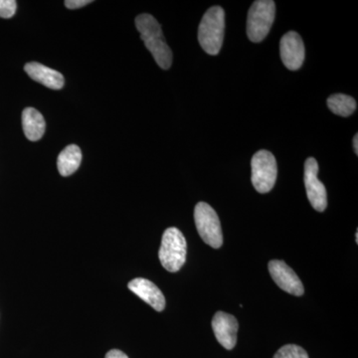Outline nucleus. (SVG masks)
I'll use <instances>...</instances> for the list:
<instances>
[{
	"label": "nucleus",
	"instance_id": "obj_9",
	"mask_svg": "<svg viewBox=\"0 0 358 358\" xmlns=\"http://www.w3.org/2000/svg\"><path fill=\"white\" fill-rule=\"evenodd\" d=\"M280 52L282 63L289 70L300 69L305 61V45L298 33L289 31L282 37Z\"/></svg>",
	"mask_w": 358,
	"mask_h": 358
},
{
	"label": "nucleus",
	"instance_id": "obj_6",
	"mask_svg": "<svg viewBox=\"0 0 358 358\" xmlns=\"http://www.w3.org/2000/svg\"><path fill=\"white\" fill-rule=\"evenodd\" d=\"M252 183L259 193H267L274 187L277 180V162L272 152L259 150L251 162Z\"/></svg>",
	"mask_w": 358,
	"mask_h": 358
},
{
	"label": "nucleus",
	"instance_id": "obj_1",
	"mask_svg": "<svg viewBox=\"0 0 358 358\" xmlns=\"http://www.w3.org/2000/svg\"><path fill=\"white\" fill-rule=\"evenodd\" d=\"M136 26L157 65L162 69H169L173 64V52L166 44L162 26L157 20L150 14H141L136 18Z\"/></svg>",
	"mask_w": 358,
	"mask_h": 358
},
{
	"label": "nucleus",
	"instance_id": "obj_21",
	"mask_svg": "<svg viewBox=\"0 0 358 358\" xmlns=\"http://www.w3.org/2000/svg\"><path fill=\"white\" fill-rule=\"evenodd\" d=\"M355 241H357V243H358V233L357 232V234H355Z\"/></svg>",
	"mask_w": 358,
	"mask_h": 358
},
{
	"label": "nucleus",
	"instance_id": "obj_4",
	"mask_svg": "<svg viewBox=\"0 0 358 358\" xmlns=\"http://www.w3.org/2000/svg\"><path fill=\"white\" fill-rule=\"evenodd\" d=\"M275 4L272 0H257L252 4L247 20V34L254 43L266 38L274 23Z\"/></svg>",
	"mask_w": 358,
	"mask_h": 358
},
{
	"label": "nucleus",
	"instance_id": "obj_7",
	"mask_svg": "<svg viewBox=\"0 0 358 358\" xmlns=\"http://www.w3.org/2000/svg\"><path fill=\"white\" fill-rule=\"evenodd\" d=\"M319 164L317 159L310 157L305 162V186L308 199L313 208L319 212L326 210L327 193L324 185L317 178Z\"/></svg>",
	"mask_w": 358,
	"mask_h": 358
},
{
	"label": "nucleus",
	"instance_id": "obj_12",
	"mask_svg": "<svg viewBox=\"0 0 358 358\" xmlns=\"http://www.w3.org/2000/svg\"><path fill=\"white\" fill-rule=\"evenodd\" d=\"M24 70L32 80L38 82L47 88L61 90L64 87V77L60 72L40 64V63H27L24 66Z\"/></svg>",
	"mask_w": 358,
	"mask_h": 358
},
{
	"label": "nucleus",
	"instance_id": "obj_13",
	"mask_svg": "<svg viewBox=\"0 0 358 358\" xmlns=\"http://www.w3.org/2000/svg\"><path fill=\"white\" fill-rule=\"evenodd\" d=\"M22 127L26 138L37 141L44 136L46 124L43 115L38 110L34 108H26L22 113Z\"/></svg>",
	"mask_w": 358,
	"mask_h": 358
},
{
	"label": "nucleus",
	"instance_id": "obj_8",
	"mask_svg": "<svg viewBox=\"0 0 358 358\" xmlns=\"http://www.w3.org/2000/svg\"><path fill=\"white\" fill-rule=\"evenodd\" d=\"M268 272L275 284L282 289L294 296H301L305 293L303 282L299 275L289 267L284 261L272 260L268 263Z\"/></svg>",
	"mask_w": 358,
	"mask_h": 358
},
{
	"label": "nucleus",
	"instance_id": "obj_17",
	"mask_svg": "<svg viewBox=\"0 0 358 358\" xmlns=\"http://www.w3.org/2000/svg\"><path fill=\"white\" fill-rule=\"evenodd\" d=\"M17 8V2L15 0H0V17L8 18L13 17Z\"/></svg>",
	"mask_w": 358,
	"mask_h": 358
},
{
	"label": "nucleus",
	"instance_id": "obj_15",
	"mask_svg": "<svg viewBox=\"0 0 358 358\" xmlns=\"http://www.w3.org/2000/svg\"><path fill=\"white\" fill-rule=\"evenodd\" d=\"M327 106L334 114L341 117H350L357 110V102L352 96L345 94H336L327 99Z\"/></svg>",
	"mask_w": 358,
	"mask_h": 358
},
{
	"label": "nucleus",
	"instance_id": "obj_10",
	"mask_svg": "<svg viewBox=\"0 0 358 358\" xmlns=\"http://www.w3.org/2000/svg\"><path fill=\"white\" fill-rule=\"evenodd\" d=\"M215 338L219 343L226 350H231L237 343V331L239 329L236 317L229 313L217 312L212 320Z\"/></svg>",
	"mask_w": 358,
	"mask_h": 358
},
{
	"label": "nucleus",
	"instance_id": "obj_11",
	"mask_svg": "<svg viewBox=\"0 0 358 358\" xmlns=\"http://www.w3.org/2000/svg\"><path fill=\"white\" fill-rule=\"evenodd\" d=\"M128 287L134 294L148 303L157 312H162L166 308V298H164V294L160 291L159 287L150 282V280L145 279V278H136L129 282Z\"/></svg>",
	"mask_w": 358,
	"mask_h": 358
},
{
	"label": "nucleus",
	"instance_id": "obj_14",
	"mask_svg": "<svg viewBox=\"0 0 358 358\" xmlns=\"http://www.w3.org/2000/svg\"><path fill=\"white\" fill-rule=\"evenodd\" d=\"M82 162V152L76 145H68L59 155L58 171L62 176H70L76 173Z\"/></svg>",
	"mask_w": 358,
	"mask_h": 358
},
{
	"label": "nucleus",
	"instance_id": "obj_2",
	"mask_svg": "<svg viewBox=\"0 0 358 358\" xmlns=\"http://www.w3.org/2000/svg\"><path fill=\"white\" fill-rule=\"evenodd\" d=\"M225 31V13L222 7L213 6L205 13L199 28L200 46L209 55L221 50Z\"/></svg>",
	"mask_w": 358,
	"mask_h": 358
},
{
	"label": "nucleus",
	"instance_id": "obj_3",
	"mask_svg": "<svg viewBox=\"0 0 358 358\" xmlns=\"http://www.w3.org/2000/svg\"><path fill=\"white\" fill-rule=\"evenodd\" d=\"M187 243L182 232L176 227L167 228L162 235L159 257L162 267L176 273L182 268L186 261Z\"/></svg>",
	"mask_w": 358,
	"mask_h": 358
},
{
	"label": "nucleus",
	"instance_id": "obj_19",
	"mask_svg": "<svg viewBox=\"0 0 358 358\" xmlns=\"http://www.w3.org/2000/svg\"><path fill=\"white\" fill-rule=\"evenodd\" d=\"M105 358H129L126 353L122 352V350H112L106 355Z\"/></svg>",
	"mask_w": 358,
	"mask_h": 358
},
{
	"label": "nucleus",
	"instance_id": "obj_16",
	"mask_svg": "<svg viewBox=\"0 0 358 358\" xmlns=\"http://www.w3.org/2000/svg\"><path fill=\"white\" fill-rule=\"evenodd\" d=\"M273 358H308V355L301 346L287 345L280 348Z\"/></svg>",
	"mask_w": 358,
	"mask_h": 358
},
{
	"label": "nucleus",
	"instance_id": "obj_20",
	"mask_svg": "<svg viewBox=\"0 0 358 358\" xmlns=\"http://www.w3.org/2000/svg\"><path fill=\"white\" fill-rule=\"evenodd\" d=\"M353 148H355V154H358V136L355 134V138H353Z\"/></svg>",
	"mask_w": 358,
	"mask_h": 358
},
{
	"label": "nucleus",
	"instance_id": "obj_18",
	"mask_svg": "<svg viewBox=\"0 0 358 358\" xmlns=\"http://www.w3.org/2000/svg\"><path fill=\"white\" fill-rule=\"evenodd\" d=\"M92 3L91 0H67L65 1V6L69 9H78Z\"/></svg>",
	"mask_w": 358,
	"mask_h": 358
},
{
	"label": "nucleus",
	"instance_id": "obj_5",
	"mask_svg": "<svg viewBox=\"0 0 358 358\" xmlns=\"http://www.w3.org/2000/svg\"><path fill=\"white\" fill-rule=\"evenodd\" d=\"M194 220L199 236L212 248L218 249L223 244L222 229L217 213L205 202L195 206Z\"/></svg>",
	"mask_w": 358,
	"mask_h": 358
}]
</instances>
